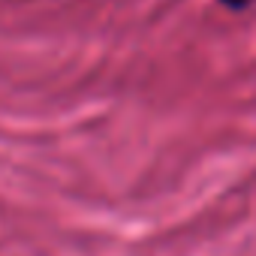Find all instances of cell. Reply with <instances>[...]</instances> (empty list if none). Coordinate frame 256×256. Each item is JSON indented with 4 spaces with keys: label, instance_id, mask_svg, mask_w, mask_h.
I'll use <instances>...</instances> for the list:
<instances>
[{
    "label": "cell",
    "instance_id": "6da1fadb",
    "mask_svg": "<svg viewBox=\"0 0 256 256\" xmlns=\"http://www.w3.org/2000/svg\"><path fill=\"white\" fill-rule=\"evenodd\" d=\"M220 4H223L226 10H235V12H238V10H247V6H250V0H220Z\"/></svg>",
    "mask_w": 256,
    "mask_h": 256
}]
</instances>
